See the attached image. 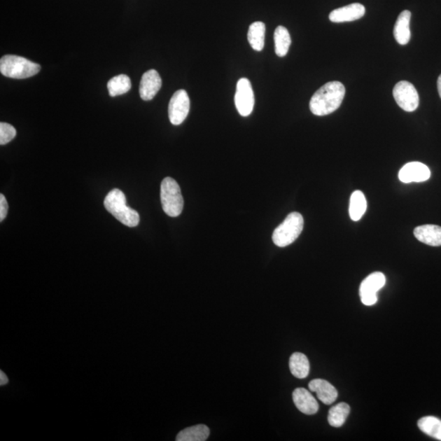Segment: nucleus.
Masks as SVG:
<instances>
[{
    "label": "nucleus",
    "mask_w": 441,
    "mask_h": 441,
    "mask_svg": "<svg viewBox=\"0 0 441 441\" xmlns=\"http://www.w3.org/2000/svg\"><path fill=\"white\" fill-rule=\"evenodd\" d=\"M274 51L279 57L287 55L289 47L291 46L290 34L286 27L279 26L274 34Z\"/></svg>",
    "instance_id": "nucleus-21"
},
{
    "label": "nucleus",
    "mask_w": 441,
    "mask_h": 441,
    "mask_svg": "<svg viewBox=\"0 0 441 441\" xmlns=\"http://www.w3.org/2000/svg\"><path fill=\"white\" fill-rule=\"evenodd\" d=\"M293 400L298 410L302 413L312 415L318 410V402L311 392L305 388H297L293 392Z\"/></svg>",
    "instance_id": "nucleus-13"
},
{
    "label": "nucleus",
    "mask_w": 441,
    "mask_h": 441,
    "mask_svg": "<svg viewBox=\"0 0 441 441\" xmlns=\"http://www.w3.org/2000/svg\"><path fill=\"white\" fill-rule=\"evenodd\" d=\"M365 14L364 5L356 3L333 10L330 14V20L335 23L354 22L360 19Z\"/></svg>",
    "instance_id": "nucleus-12"
},
{
    "label": "nucleus",
    "mask_w": 441,
    "mask_h": 441,
    "mask_svg": "<svg viewBox=\"0 0 441 441\" xmlns=\"http://www.w3.org/2000/svg\"><path fill=\"white\" fill-rule=\"evenodd\" d=\"M266 26L262 22H255L250 24L248 32V41L250 46L255 51H262L265 44Z\"/></svg>",
    "instance_id": "nucleus-19"
},
{
    "label": "nucleus",
    "mask_w": 441,
    "mask_h": 441,
    "mask_svg": "<svg viewBox=\"0 0 441 441\" xmlns=\"http://www.w3.org/2000/svg\"><path fill=\"white\" fill-rule=\"evenodd\" d=\"M393 96L398 106L407 112H413L419 106V96L415 87L408 81L396 83Z\"/></svg>",
    "instance_id": "nucleus-6"
},
{
    "label": "nucleus",
    "mask_w": 441,
    "mask_h": 441,
    "mask_svg": "<svg viewBox=\"0 0 441 441\" xmlns=\"http://www.w3.org/2000/svg\"><path fill=\"white\" fill-rule=\"evenodd\" d=\"M8 379L6 374L3 371H0V386H4L8 384Z\"/></svg>",
    "instance_id": "nucleus-27"
},
{
    "label": "nucleus",
    "mask_w": 441,
    "mask_h": 441,
    "mask_svg": "<svg viewBox=\"0 0 441 441\" xmlns=\"http://www.w3.org/2000/svg\"><path fill=\"white\" fill-rule=\"evenodd\" d=\"M345 93L346 88L341 82L326 83L314 93L310 101L311 111L317 116L331 114L340 107Z\"/></svg>",
    "instance_id": "nucleus-1"
},
{
    "label": "nucleus",
    "mask_w": 441,
    "mask_h": 441,
    "mask_svg": "<svg viewBox=\"0 0 441 441\" xmlns=\"http://www.w3.org/2000/svg\"><path fill=\"white\" fill-rule=\"evenodd\" d=\"M419 429L424 433L438 440H441V420L435 416H428L418 421Z\"/></svg>",
    "instance_id": "nucleus-23"
},
{
    "label": "nucleus",
    "mask_w": 441,
    "mask_h": 441,
    "mask_svg": "<svg viewBox=\"0 0 441 441\" xmlns=\"http://www.w3.org/2000/svg\"><path fill=\"white\" fill-rule=\"evenodd\" d=\"M351 411L350 406L346 403H340L332 407L328 412V421L333 428H340L347 419Z\"/></svg>",
    "instance_id": "nucleus-22"
},
{
    "label": "nucleus",
    "mask_w": 441,
    "mask_h": 441,
    "mask_svg": "<svg viewBox=\"0 0 441 441\" xmlns=\"http://www.w3.org/2000/svg\"><path fill=\"white\" fill-rule=\"evenodd\" d=\"M438 92H439V94L441 98V75L440 76V77L438 78Z\"/></svg>",
    "instance_id": "nucleus-28"
},
{
    "label": "nucleus",
    "mask_w": 441,
    "mask_h": 441,
    "mask_svg": "<svg viewBox=\"0 0 441 441\" xmlns=\"http://www.w3.org/2000/svg\"><path fill=\"white\" fill-rule=\"evenodd\" d=\"M190 111V98L183 90L176 91L172 97L169 105V117L172 125H180L188 117Z\"/></svg>",
    "instance_id": "nucleus-9"
},
{
    "label": "nucleus",
    "mask_w": 441,
    "mask_h": 441,
    "mask_svg": "<svg viewBox=\"0 0 441 441\" xmlns=\"http://www.w3.org/2000/svg\"><path fill=\"white\" fill-rule=\"evenodd\" d=\"M309 389L316 392L318 399L330 405L337 398V391L330 382L323 379H314L309 384Z\"/></svg>",
    "instance_id": "nucleus-14"
},
{
    "label": "nucleus",
    "mask_w": 441,
    "mask_h": 441,
    "mask_svg": "<svg viewBox=\"0 0 441 441\" xmlns=\"http://www.w3.org/2000/svg\"><path fill=\"white\" fill-rule=\"evenodd\" d=\"M430 176V171L428 166L420 162H410L402 167L399 173V179L402 183H423Z\"/></svg>",
    "instance_id": "nucleus-10"
},
{
    "label": "nucleus",
    "mask_w": 441,
    "mask_h": 441,
    "mask_svg": "<svg viewBox=\"0 0 441 441\" xmlns=\"http://www.w3.org/2000/svg\"><path fill=\"white\" fill-rule=\"evenodd\" d=\"M160 199L162 207L169 217H178L183 212L184 200L180 186L174 179L166 178L162 181Z\"/></svg>",
    "instance_id": "nucleus-5"
},
{
    "label": "nucleus",
    "mask_w": 441,
    "mask_h": 441,
    "mask_svg": "<svg viewBox=\"0 0 441 441\" xmlns=\"http://www.w3.org/2000/svg\"><path fill=\"white\" fill-rule=\"evenodd\" d=\"M8 205L6 198L3 194L0 195V220H4L8 214Z\"/></svg>",
    "instance_id": "nucleus-26"
},
{
    "label": "nucleus",
    "mask_w": 441,
    "mask_h": 441,
    "mask_svg": "<svg viewBox=\"0 0 441 441\" xmlns=\"http://www.w3.org/2000/svg\"><path fill=\"white\" fill-rule=\"evenodd\" d=\"M386 284L384 273L374 272L365 278L360 284V296L361 302L365 306H372L377 302V293Z\"/></svg>",
    "instance_id": "nucleus-7"
},
{
    "label": "nucleus",
    "mask_w": 441,
    "mask_h": 441,
    "mask_svg": "<svg viewBox=\"0 0 441 441\" xmlns=\"http://www.w3.org/2000/svg\"><path fill=\"white\" fill-rule=\"evenodd\" d=\"M304 225L302 214L291 213L284 222L274 230L272 240L278 247H286L290 245L301 234Z\"/></svg>",
    "instance_id": "nucleus-4"
},
{
    "label": "nucleus",
    "mask_w": 441,
    "mask_h": 441,
    "mask_svg": "<svg viewBox=\"0 0 441 441\" xmlns=\"http://www.w3.org/2000/svg\"><path fill=\"white\" fill-rule=\"evenodd\" d=\"M410 19L411 13L408 10H405L396 20L394 27V36L397 43H400V46H405L410 41L411 37Z\"/></svg>",
    "instance_id": "nucleus-16"
},
{
    "label": "nucleus",
    "mask_w": 441,
    "mask_h": 441,
    "mask_svg": "<svg viewBox=\"0 0 441 441\" xmlns=\"http://www.w3.org/2000/svg\"><path fill=\"white\" fill-rule=\"evenodd\" d=\"M104 206L108 212L127 227H135L139 224V213L127 206L125 195L120 190L110 191L106 196Z\"/></svg>",
    "instance_id": "nucleus-2"
},
{
    "label": "nucleus",
    "mask_w": 441,
    "mask_h": 441,
    "mask_svg": "<svg viewBox=\"0 0 441 441\" xmlns=\"http://www.w3.org/2000/svg\"><path fill=\"white\" fill-rule=\"evenodd\" d=\"M162 80L159 73L155 70L146 71L141 77L139 93L142 100L150 101L153 99L160 90Z\"/></svg>",
    "instance_id": "nucleus-11"
},
{
    "label": "nucleus",
    "mask_w": 441,
    "mask_h": 441,
    "mask_svg": "<svg viewBox=\"0 0 441 441\" xmlns=\"http://www.w3.org/2000/svg\"><path fill=\"white\" fill-rule=\"evenodd\" d=\"M289 369L297 379H305L310 372V364L307 357L301 352H295L289 360Z\"/></svg>",
    "instance_id": "nucleus-17"
},
{
    "label": "nucleus",
    "mask_w": 441,
    "mask_h": 441,
    "mask_svg": "<svg viewBox=\"0 0 441 441\" xmlns=\"http://www.w3.org/2000/svg\"><path fill=\"white\" fill-rule=\"evenodd\" d=\"M41 69L38 64L22 57L5 55L0 60V72L2 75L18 80L36 76Z\"/></svg>",
    "instance_id": "nucleus-3"
},
{
    "label": "nucleus",
    "mask_w": 441,
    "mask_h": 441,
    "mask_svg": "<svg viewBox=\"0 0 441 441\" xmlns=\"http://www.w3.org/2000/svg\"><path fill=\"white\" fill-rule=\"evenodd\" d=\"M234 104L239 114L248 116L253 111L254 94L251 83L246 78L239 80L234 95Z\"/></svg>",
    "instance_id": "nucleus-8"
},
{
    "label": "nucleus",
    "mask_w": 441,
    "mask_h": 441,
    "mask_svg": "<svg viewBox=\"0 0 441 441\" xmlns=\"http://www.w3.org/2000/svg\"><path fill=\"white\" fill-rule=\"evenodd\" d=\"M414 234L419 241L430 246H440L441 245V227L439 225H420L414 229Z\"/></svg>",
    "instance_id": "nucleus-15"
},
{
    "label": "nucleus",
    "mask_w": 441,
    "mask_h": 441,
    "mask_svg": "<svg viewBox=\"0 0 441 441\" xmlns=\"http://www.w3.org/2000/svg\"><path fill=\"white\" fill-rule=\"evenodd\" d=\"M16 135L17 131L13 125L3 122L0 124V144H8Z\"/></svg>",
    "instance_id": "nucleus-25"
},
{
    "label": "nucleus",
    "mask_w": 441,
    "mask_h": 441,
    "mask_svg": "<svg viewBox=\"0 0 441 441\" xmlns=\"http://www.w3.org/2000/svg\"><path fill=\"white\" fill-rule=\"evenodd\" d=\"M209 428L204 424L190 426L181 430L176 435V441H204L209 438Z\"/></svg>",
    "instance_id": "nucleus-18"
},
{
    "label": "nucleus",
    "mask_w": 441,
    "mask_h": 441,
    "mask_svg": "<svg viewBox=\"0 0 441 441\" xmlns=\"http://www.w3.org/2000/svg\"><path fill=\"white\" fill-rule=\"evenodd\" d=\"M367 209V201L364 193L356 190L352 193L350 200L349 214L352 220H360Z\"/></svg>",
    "instance_id": "nucleus-20"
},
{
    "label": "nucleus",
    "mask_w": 441,
    "mask_h": 441,
    "mask_svg": "<svg viewBox=\"0 0 441 441\" xmlns=\"http://www.w3.org/2000/svg\"><path fill=\"white\" fill-rule=\"evenodd\" d=\"M132 87L131 80L126 75H120L113 77L107 83L108 92L111 97H116L125 94L129 92Z\"/></svg>",
    "instance_id": "nucleus-24"
}]
</instances>
